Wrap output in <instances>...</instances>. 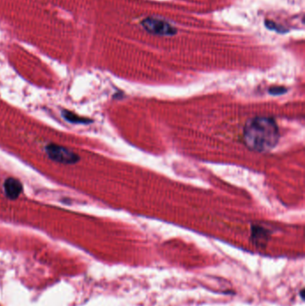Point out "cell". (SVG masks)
Segmentation results:
<instances>
[{"label":"cell","instance_id":"obj_1","mask_svg":"<svg viewBox=\"0 0 305 306\" xmlns=\"http://www.w3.org/2000/svg\"><path fill=\"white\" fill-rule=\"evenodd\" d=\"M280 136V129L273 118L255 117L244 126V144L256 153H268L274 149Z\"/></svg>","mask_w":305,"mask_h":306},{"label":"cell","instance_id":"obj_2","mask_svg":"<svg viewBox=\"0 0 305 306\" xmlns=\"http://www.w3.org/2000/svg\"><path fill=\"white\" fill-rule=\"evenodd\" d=\"M45 151L49 158L58 163L72 165L77 163L80 159V157L76 153L72 152L69 149L66 148L64 146L56 145L53 143L47 145Z\"/></svg>","mask_w":305,"mask_h":306},{"label":"cell","instance_id":"obj_3","mask_svg":"<svg viewBox=\"0 0 305 306\" xmlns=\"http://www.w3.org/2000/svg\"><path fill=\"white\" fill-rule=\"evenodd\" d=\"M142 26L148 32L155 35L173 36L178 31L170 24L153 17L145 18L142 22Z\"/></svg>","mask_w":305,"mask_h":306},{"label":"cell","instance_id":"obj_4","mask_svg":"<svg viewBox=\"0 0 305 306\" xmlns=\"http://www.w3.org/2000/svg\"><path fill=\"white\" fill-rule=\"evenodd\" d=\"M4 190L8 199L16 200L23 192V184L18 179L9 178L4 183Z\"/></svg>","mask_w":305,"mask_h":306},{"label":"cell","instance_id":"obj_5","mask_svg":"<svg viewBox=\"0 0 305 306\" xmlns=\"http://www.w3.org/2000/svg\"><path fill=\"white\" fill-rule=\"evenodd\" d=\"M62 116H63V118L66 119V121L72 123V124H88V123L92 122V120H89L88 118L79 117L75 113L70 112L68 110H64L62 113Z\"/></svg>","mask_w":305,"mask_h":306}]
</instances>
